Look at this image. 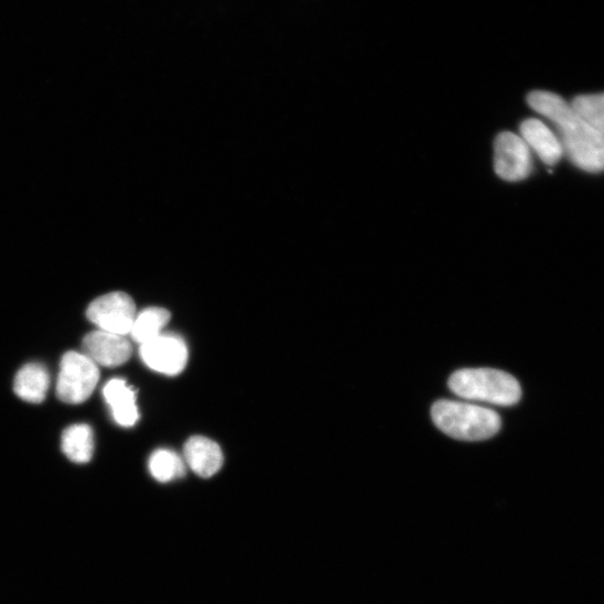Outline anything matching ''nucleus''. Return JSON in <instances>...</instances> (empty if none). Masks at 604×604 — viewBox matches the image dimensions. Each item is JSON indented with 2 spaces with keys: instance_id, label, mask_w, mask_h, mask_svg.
<instances>
[{
  "instance_id": "f257e3e1",
  "label": "nucleus",
  "mask_w": 604,
  "mask_h": 604,
  "mask_svg": "<svg viewBox=\"0 0 604 604\" xmlns=\"http://www.w3.org/2000/svg\"><path fill=\"white\" fill-rule=\"evenodd\" d=\"M527 103L551 121L557 129L564 154L578 169L594 174L604 172V138L571 104L548 91L530 94Z\"/></svg>"
},
{
  "instance_id": "f03ea898",
  "label": "nucleus",
  "mask_w": 604,
  "mask_h": 604,
  "mask_svg": "<svg viewBox=\"0 0 604 604\" xmlns=\"http://www.w3.org/2000/svg\"><path fill=\"white\" fill-rule=\"evenodd\" d=\"M452 393L474 401L510 407L520 400V386L510 374L493 368H467L449 379Z\"/></svg>"
},
{
  "instance_id": "7ed1b4c3",
  "label": "nucleus",
  "mask_w": 604,
  "mask_h": 604,
  "mask_svg": "<svg viewBox=\"0 0 604 604\" xmlns=\"http://www.w3.org/2000/svg\"><path fill=\"white\" fill-rule=\"evenodd\" d=\"M431 416L438 429L459 440H487L501 427L500 417L495 411L455 401L435 402Z\"/></svg>"
},
{
  "instance_id": "20e7f679",
  "label": "nucleus",
  "mask_w": 604,
  "mask_h": 604,
  "mask_svg": "<svg viewBox=\"0 0 604 604\" xmlns=\"http://www.w3.org/2000/svg\"><path fill=\"white\" fill-rule=\"evenodd\" d=\"M99 380V366L93 359L84 353L68 352L61 362L57 397L67 405H82L94 393Z\"/></svg>"
},
{
  "instance_id": "39448f33",
  "label": "nucleus",
  "mask_w": 604,
  "mask_h": 604,
  "mask_svg": "<svg viewBox=\"0 0 604 604\" xmlns=\"http://www.w3.org/2000/svg\"><path fill=\"white\" fill-rule=\"evenodd\" d=\"M87 316L100 331L130 335L137 311L130 295L116 291L97 298L89 306Z\"/></svg>"
},
{
  "instance_id": "423d86ee",
  "label": "nucleus",
  "mask_w": 604,
  "mask_h": 604,
  "mask_svg": "<svg viewBox=\"0 0 604 604\" xmlns=\"http://www.w3.org/2000/svg\"><path fill=\"white\" fill-rule=\"evenodd\" d=\"M532 170V150L522 138L513 132L500 133L495 141L497 175L507 182H519L530 176Z\"/></svg>"
},
{
  "instance_id": "0eeeda50",
  "label": "nucleus",
  "mask_w": 604,
  "mask_h": 604,
  "mask_svg": "<svg viewBox=\"0 0 604 604\" xmlns=\"http://www.w3.org/2000/svg\"><path fill=\"white\" fill-rule=\"evenodd\" d=\"M143 363L158 373L175 376L187 365L188 348L185 341L175 334L162 333L160 336L140 345Z\"/></svg>"
},
{
  "instance_id": "6e6552de",
  "label": "nucleus",
  "mask_w": 604,
  "mask_h": 604,
  "mask_svg": "<svg viewBox=\"0 0 604 604\" xmlns=\"http://www.w3.org/2000/svg\"><path fill=\"white\" fill-rule=\"evenodd\" d=\"M84 354L98 366L117 367L127 363L132 356V345L122 335L104 331L88 334L83 343Z\"/></svg>"
},
{
  "instance_id": "1a4fd4ad",
  "label": "nucleus",
  "mask_w": 604,
  "mask_h": 604,
  "mask_svg": "<svg viewBox=\"0 0 604 604\" xmlns=\"http://www.w3.org/2000/svg\"><path fill=\"white\" fill-rule=\"evenodd\" d=\"M520 137L528 148L535 151L540 160L549 165H557L564 155L558 134L539 119H527L520 125Z\"/></svg>"
},
{
  "instance_id": "9d476101",
  "label": "nucleus",
  "mask_w": 604,
  "mask_h": 604,
  "mask_svg": "<svg viewBox=\"0 0 604 604\" xmlns=\"http://www.w3.org/2000/svg\"><path fill=\"white\" fill-rule=\"evenodd\" d=\"M184 459L190 468L199 477L209 478L223 466L219 445L205 436H193L184 446Z\"/></svg>"
},
{
  "instance_id": "9b49d317",
  "label": "nucleus",
  "mask_w": 604,
  "mask_h": 604,
  "mask_svg": "<svg viewBox=\"0 0 604 604\" xmlns=\"http://www.w3.org/2000/svg\"><path fill=\"white\" fill-rule=\"evenodd\" d=\"M104 396L118 424L132 427L137 423L139 412L136 403V392L125 380H111L105 387Z\"/></svg>"
},
{
  "instance_id": "f8f14e48",
  "label": "nucleus",
  "mask_w": 604,
  "mask_h": 604,
  "mask_svg": "<svg viewBox=\"0 0 604 604\" xmlns=\"http://www.w3.org/2000/svg\"><path fill=\"white\" fill-rule=\"evenodd\" d=\"M50 388V375L41 364H28L17 375L14 391L22 400L30 403L44 401Z\"/></svg>"
},
{
  "instance_id": "ddd939ff",
  "label": "nucleus",
  "mask_w": 604,
  "mask_h": 604,
  "mask_svg": "<svg viewBox=\"0 0 604 604\" xmlns=\"http://www.w3.org/2000/svg\"><path fill=\"white\" fill-rule=\"evenodd\" d=\"M62 450L73 463H89L95 451L93 429L87 424H74L67 428L62 435Z\"/></svg>"
},
{
  "instance_id": "4468645a",
  "label": "nucleus",
  "mask_w": 604,
  "mask_h": 604,
  "mask_svg": "<svg viewBox=\"0 0 604 604\" xmlns=\"http://www.w3.org/2000/svg\"><path fill=\"white\" fill-rule=\"evenodd\" d=\"M171 321V313L164 309L150 308L136 316L130 336L142 345L160 336Z\"/></svg>"
},
{
  "instance_id": "2eb2a0df",
  "label": "nucleus",
  "mask_w": 604,
  "mask_h": 604,
  "mask_svg": "<svg viewBox=\"0 0 604 604\" xmlns=\"http://www.w3.org/2000/svg\"><path fill=\"white\" fill-rule=\"evenodd\" d=\"M149 471L161 483H170L184 477L186 474L183 459L176 452L166 449L158 450L151 455Z\"/></svg>"
},
{
  "instance_id": "dca6fc26",
  "label": "nucleus",
  "mask_w": 604,
  "mask_h": 604,
  "mask_svg": "<svg viewBox=\"0 0 604 604\" xmlns=\"http://www.w3.org/2000/svg\"><path fill=\"white\" fill-rule=\"evenodd\" d=\"M571 105L604 138V94L579 96Z\"/></svg>"
}]
</instances>
